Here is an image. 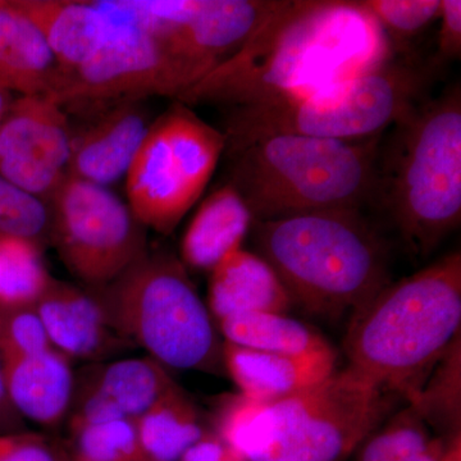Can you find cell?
<instances>
[{
  "label": "cell",
  "instance_id": "1",
  "mask_svg": "<svg viewBox=\"0 0 461 461\" xmlns=\"http://www.w3.org/2000/svg\"><path fill=\"white\" fill-rule=\"evenodd\" d=\"M390 42L353 0H281L244 47L178 102L247 107L342 83L391 59Z\"/></svg>",
  "mask_w": 461,
  "mask_h": 461
},
{
  "label": "cell",
  "instance_id": "3",
  "mask_svg": "<svg viewBox=\"0 0 461 461\" xmlns=\"http://www.w3.org/2000/svg\"><path fill=\"white\" fill-rule=\"evenodd\" d=\"M460 330L461 253L453 251L390 282L350 315L348 368L411 403Z\"/></svg>",
  "mask_w": 461,
  "mask_h": 461
},
{
  "label": "cell",
  "instance_id": "31",
  "mask_svg": "<svg viewBox=\"0 0 461 461\" xmlns=\"http://www.w3.org/2000/svg\"><path fill=\"white\" fill-rule=\"evenodd\" d=\"M50 348H53L35 306H0V362Z\"/></svg>",
  "mask_w": 461,
  "mask_h": 461
},
{
  "label": "cell",
  "instance_id": "21",
  "mask_svg": "<svg viewBox=\"0 0 461 461\" xmlns=\"http://www.w3.org/2000/svg\"><path fill=\"white\" fill-rule=\"evenodd\" d=\"M58 75L56 57L41 30L14 0H0V89L50 96Z\"/></svg>",
  "mask_w": 461,
  "mask_h": 461
},
{
  "label": "cell",
  "instance_id": "34",
  "mask_svg": "<svg viewBox=\"0 0 461 461\" xmlns=\"http://www.w3.org/2000/svg\"><path fill=\"white\" fill-rule=\"evenodd\" d=\"M180 461H245L229 445L224 444L213 430H208L186 451Z\"/></svg>",
  "mask_w": 461,
  "mask_h": 461
},
{
  "label": "cell",
  "instance_id": "23",
  "mask_svg": "<svg viewBox=\"0 0 461 461\" xmlns=\"http://www.w3.org/2000/svg\"><path fill=\"white\" fill-rule=\"evenodd\" d=\"M355 461H461V437L436 435L420 412L405 403L373 430Z\"/></svg>",
  "mask_w": 461,
  "mask_h": 461
},
{
  "label": "cell",
  "instance_id": "26",
  "mask_svg": "<svg viewBox=\"0 0 461 461\" xmlns=\"http://www.w3.org/2000/svg\"><path fill=\"white\" fill-rule=\"evenodd\" d=\"M442 437H461V335L441 357L420 395L409 403Z\"/></svg>",
  "mask_w": 461,
  "mask_h": 461
},
{
  "label": "cell",
  "instance_id": "2",
  "mask_svg": "<svg viewBox=\"0 0 461 461\" xmlns=\"http://www.w3.org/2000/svg\"><path fill=\"white\" fill-rule=\"evenodd\" d=\"M402 402L346 368L280 402L223 396L213 430L245 461H346Z\"/></svg>",
  "mask_w": 461,
  "mask_h": 461
},
{
  "label": "cell",
  "instance_id": "30",
  "mask_svg": "<svg viewBox=\"0 0 461 461\" xmlns=\"http://www.w3.org/2000/svg\"><path fill=\"white\" fill-rule=\"evenodd\" d=\"M32 240L44 248L50 242V206L0 177V238Z\"/></svg>",
  "mask_w": 461,
  "mask_h": 461
},
{
  "label": "cell",
  "instance_id": "32",
  "mask_svg": "<svg viewBox=\"0 0 461 461\" xmlns=\"http://www.w3.org/2000/svg\"><path fill=\"white\" fill-rule=\"evenodd\" d=\"M0 454L5 461H63L44 436L26 430L0 436Z\"/></svg>",
  "mask_w": 461,
  "mask_h": 461
},
{
  "label": "cell",
  "instance_id": "15",
  "mask_svg": "<svg viewBox=\"0 0 461 461\" xmlns=\"http://www.w3.org/2000/svg\"><path fill=\"white\" fill-rule=\"evenodd\" d=\"M175 384L153 357L90 363L75 373L68 426L136 420Z\"/></svg>",
  "mask_w": 461,
  "mask_h": 461
},
{
  "label": "cell",
  "instance_id": "33",
  "mask_svg": "<svg viewBox=\"0 0 461 461\" xmlns=\"http://www.w3.org/2000/svg\"><path fill=\"white\" fill-rule=\"evenodd\" d=\"M437 58L441 62L459 59L461 56V2L441 0Z\"/></svg>",
  "mask_w": 461,
  "mask_h": 461
},
{
  "label": "cell",
  "instance_id": "6",
  "mask_svg": "<svg viewBox=\"0 0 461 461\" xmlns=\"http://www.w3.org/2000/svg\"><path fill=\"white\" fill-rule=\"evenodd\" d=\"M375 194L414 259L432 256L461 222V89L426 99L395 124Z\"/></svg>",
  "mask_w": 461,
  "mask_h": 461
},
{
  "label": "cell",
  "instance_id": "14",
  "mask_svg": "<svg viewBox=\"0 0 461 461\" xmlns=\"http://www.w3.org/2000/svg\"><path fill=\"white\" fill-rule=\"evenodd\" d=\"M145 100H121L67 112L71 122V157L67 176L109 187L131 167L150 127Z\"/></svg>",
  "mask_w": 461,
  "mask_h": 461
},
{
  "label": "cell",
  "instance_id": "25",
  "mask_svg": "<svg viewBox=\"0 0 461 461\" xmlns=\"http://www.w3.org/2000/svg\"><path fill=\"white\" fill-rule=\"evenodd\" d=\"M224 341L287 355H314L332 351V346L320 332L281 313H247L217 321Z\"/></svg>",
  "mask_w": 461,
  "mask_h": 461
},
{
  "label": "cell",
  "instance_id": "7",
  "mask_svg": "<svg viewBox=\"0 0 461 461\" xmlns=\"http://www.w3.org/2000/svg\"><path fill=\"white\" fill-rule=\"evenodd\" d=\"M436 66L387 60L371 71L303 95L230 108L226 150L271 135L338 141L378 139L427 99Z\"/></svg>",
  "mask_w": 461,
  "mask_h": 461
},
{
  "label": "cell",
  "instance_id": "27",
  "mask_svg": "<svg viewBox=\"0 0 461 461\" xmlns=\"http://www.w3.org/2000/svg\"><path fill=\"white\" fill-rule=\"evenodd\" d=\"M51 280L41 245L14 236L0 238V306H35Z\"/></svg>",
  "mask_w": 461,
  "mask_h": 461
},
{
  "label": "cell",
  "instance_id": "8",
  "mask_svg": "<svg viewBox=\"0 0 461 461\" xmlns=\"http://www.w3.org/2000/svg\"><path fill=\"white\" fill-rule=\"evenodd\" d=\"M85 290L108 326L163 366L217 373L222 345L208 306L168 251H149L113 281Z\"/></svg>",
  "mask_w": 461,
  "mask_h": 461
},
{
  "label": "cell",
  "instance_id": "19",
  "mask_svg": "<svg viewBox=\"0 0 461 461\" xmlns=\"http://www.w3.org/2000/svg\"><path fill=\"white\" fill-rule=\"evenodd\" d=\"M0 364L9 399L23 420L56 429L68 417L75 372L66 355L50 348Z\"/></svg>",
  "mask_w": 461,
  "mask_h": 461
},
{
  "label": "cell",
  "instance_id": "22",
  "mask_svg": "<svg viewBox=\"0 0 461 461\" xmlns=\"http://www.w3.org/2000/svg\"><path fill=\"white\" fill-rule=\"evenodd\" d=\"M254 218L238 190L226 182L199 206L181 242L185 267L209 271L242 248Z\"/></svg>",
  "mask_w": 461,
  "mask_h": 461
},
{
  "label": "cell",
  "instance_id": "17",
  "mask_svg": "<svg viewBox=\"0 0 461 461\" xmlns=\"http://www.w3.org/2000/svg\"><path fill=\"white\" fill-rule=\"evenodd\" d=\"M35 308L51 348L68 359L108 362L135 348L108 326L85 288L53 278Z\"/></svg>",
  "mask_w": 461,
  "mask_h": 461
},
{
  "label": "cell",
  "instance_id": "12",
  "mask_svg": "<svg viewBox=\"0 0 461 461\" xmlns=\"http://www.w3.org/2000/svg\"><path fill=\"white\" fill-rule=\"evenodd\" d=\"M71 120L48 95L18 96L0 122V177L50 202L67 177Z\"/></svg>",
  "mask_w": 461,
  "mask_h": 461
},
{
  "label": "cell",
  "instance_id": "36",
  "mask_svg": "<svg viewBox=\"0 0 461 461\" xmlns=\"http://www.w3.org/2000/svg\"><path fill=\"white\" fill-rule=\"evenodd\" d=\"M12 99H14V94L0 89V122H2L3 117H5Z\"/></svg>",
  "mask_w": 461,
  "mask_h": 461
},
{
  "label": "cell",
  "instance_id": "5",
  "mask_svg": "<svg viewBox=\"0 0 461 461\" xmlns=\"http://www.w3.org/2000/svg\"><path fill=\"white\" fill-rule=\"evenodd\" d=\"M379 139V138H378ZM378 139L271 135L226 150L232 185L254 222L360 208L375 196Z\"/></svg>",
  "mask_w": 461,
  "mask_h": 461
},
{
  "label": "cell",
  "instance_id": "10",
  "mask_svg": "<svg viewBox=\"0 0 461 461\" xmlns=\"http://www.w3.org/2000/svg\"><path fill=\"white\" fill-rule=\"evenodd\" d=\"M48 206L50 242L86 286L109 284L147 253V229L109 187L67 176Z\"/></svg>",
  "mask_w": 461,
  "mask_h": 461
},
{
  "label": "cell",
  "instance_id": "37",
  "mask_svg": "<svg viewBox=\"0 0 461 461\" xmlns=\"http://www.w3.org/2000/svg\"><path fill=\"white\" fill-rule=\"evenodd\" d=\"M0 461H5V457L2 456V454H0Z\"/></svg>",
  "mask_w": 461,
  "mask_h": 461
},
{
  "label": "cell",
  "instance_id": "28",
  "mask_svg": "<svg viewBox=\"0 0 461 461\" xmlns=\"http://www.w3.org/2000/svg\"><path fill=\"white\" fill-rule=\"evenodd\" d=\"M68 427L74 461H149L135 420Z\"/></svg>",
  "mask_w": 461,
  "mask_h": 461
},
{
  "label": "cell",
  "instance_id": "24",
  "mask_svg": "<svg viewBox=\"0 0 461 461\" xmlns=\"http://www.w3.org/2000/svg\"><path fill=\"white\" fill-rule=\"evenodd\" d=\"M135 423L149 461H180L209 430L195 403L176 382Z\"/></svg>",
  "mask_w": 461,
  "mask_h": 461
},
{
  "label": "cell",
  "instance_id": "13",
  "mask_svg": "<svg viewBox=\"0 0 461 461\" xmlns=\"http://www.w3.org/2000/svg\"><path fill=\"white\" fill-rule=\"evenodd\" d=\"M281 0H193L187 16L159 36L190 89L238 53Z\"/></svg>",
  "mask_w": 461,
  "mask_h": 461
},
{
  "label": "cell",
  "instance_id": "20",
  "mask_svg": "<svg viewBox=\"0 0 461 461\" xmlns=\"http://www.w3.org/2000/svg\"><path fill=\"white\" fill-rule=\"evenodd\" d=\"M293 305L277 273L244 248L230 251L211 271L208 309L215 323L240 314H287Z\"/></svg>",
  "mask_w": 461,
  "mask_h": 461
},
{
  "label": "cell",
  "instance_id": "4",
  "mask_svg": "<svg viewBox=\"0 0 461 461\" xmlns=\"http://www.w3.org/2000/svg\"><path fill=\"white\" fill-rule=\"evenodd\" d=\"M250 232L294 304L317 317L354 314L391 282L384 241L355 209L254 222Z\"/></svg>",
  "mask_w": 461,
  "mask_h": 461
},
{
  "label": "cell",
  "instance_id": "16",
  "mask_svg": "<svg viewBox=\"0 0 461 461\" xmlns=\"http://www.w3.org/2000/svg\"><path fill=\"white\" fill-rule=\"evenodd\" d=\"M47 41L59 71L83 65L131 16L120 0H14Z\"/></svg>",
  "mask_w": 461,
  "mask_h": 461
},
{
  "label": "cell",
  "instance_id": "29",
  "mask_svg": "<svg viewBox=\"0 0 461 461\" xmlns=\"http://www.w3.org/2000/svg\"><path fill=\"white\" fill-rule=\"evenodd\" d=\"M386 36L390 47L405 45L438 20L441 0H355Z\"/></svg>",
  "mask_w": 461,
  "mask_h": 461
},
{
  "label": "cell",
  "instance_id": "9",
  "mask_svg": "<svg viewBox=\"0 0 461 461\" xmlns=\"http://www.w3.org/2000/svg\"><path fill=\"white\" fill-rule=\"evenodd\" d=\"M226 136L176 100L151 122L126 175L127 204L145 229L171 235L203 195Z\"/></svg>",
  "mask_w": 461,
  "mask_h": 461
},
{
  "label": "cell",
  "instance_id": "35",
  "mask_svg": "<svg viewBox=\"0 0 461 461\" xmlns=\"http://www.w3.org/2000/svg\"><path fill=\"white\" fill-rule=\"evenodd\" d=\"M25 429V420L18 414L12 403L3 378L2 364H0V436L23 432Z\"/></svg>",
  "mask_w": 461,
  "mask_h": 461
},
{
  "label": "cell",
  "instance_id": "11",
  "mask_svg": "<svg viewBox=\"0 0 461 461\" xmlns=\"http://www.w3.org/2000/svg\"><path fill=\"white\" fill-rule=\"evenodd\" d=\"M187 87L184 72L166 42L139 26L131 16L86 62L59 71L50 96L66 112H72L151 96L177 100Z\"/></svg>",
  "mask_w": 461,
  "mask_h": 461
},
{
  "label": "cell",
  "instance_id": "18",
  "mask_svg": "<svg viewBox=\"0 0 461 461\" xmlns=\"http://www.w3.org/2000/svg\"><path fill=\"white\" fill-rule=\"evenodd\" d=\"M335 350L314 355L267 353L223 341V366L241 395L276 402L321 384L336 372Z\"/></svg>",
  "mask_w": 461,
  "mask_h": 461
}]
</instances>
